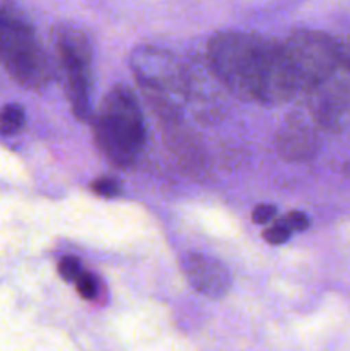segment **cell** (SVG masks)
<instances>
[{"label": "cell", "instance_id": "obj_1", "mask_svg": "<svg viewBox=\"0 0 350 351\" xmlns=\"http://www.w3.org/2000/svg\"><path fill=\"white\" fill-rule=\"evenodd\" d=\"M95 139L117 167H129L141 153L146 143V125L129 88L115 86L103 98L95 117Z\"/></svg>", "mask_w": 350, "mask_h": 351}, {"label": "cell", "instance_id": "obj_2", "mask_svg": "<svg viewBox=\"0 0 350 351\" xmlns=\"http://www.w3.org/2000/svg\"><path fill=\"white\" fill-rule=\"evenodd\" d=\"M270 40L239 31L216 33L208 43L209 65L216 77L239 98H256Z\"/></svg>", "mask_w": 350, "mask_h": 351}, {"label": "cell", "instance_id": "obj_3", "mask_svg": "<svg viewBox=\"0 0 350 351\" xmlns=\"http://www.w3.org/2000/svg\"><path fill=\"white\" fill-rule=\"evenodd\" d=\"M0 62L14 81L30 89L45 88L54 77L50 58L31 24L5 7H0Z\"/></svg>", "mask_w": 350, "mask_h": 351}, {"label": "cell", "instance_id": "obj_4", "mask_svg": "<svg viewBox=\"0 0 350 351\" xmlns=\"http://www.w3.org/2000/svg\"><path fill=\"white\" fill-rule=\"evenodd\" d=\"M285 55L299 89L311 91L340 65V47L331 36L316 29H294L283 43Z\"/></svg>", "mask_w": 350, "mask_h": 351}, {"label": "cell", "instance_id": "obj_5", "mask_svg": "<svg viewBox=\"0 0 350 351\" xmlns=\"http://www.w3.org/2000/svg\"><path fill=\"white\" fill-rule=\"evenodd\" d=\"M130 69L141 88L160 103H177L184 93V72L170 51L154 47L136 48L130 55Z\"/></svg>", "mask_w": 350, "mask_h": 351}, {"label": "cell", "instance_id": "obj_6", "mask_svg": "<svg viewBox=\"0 0 350 351\" xmlns=\"http://www.w3.org/2000/svg\"><path fill=\"white\" fill-rule=\"evenodd\" d=\"M180 267L189 285L205 297L222 298L232 287L229 267L215 257L185 254L180 261Z\"/></svg>", "mask_w": 350, "mask_h": 351}, {"label": "cell", "instance_id": "obj_7", "mask_svg": "<svg viewBox=\"0 0 350 351\" xmlns=\"http://www.w3.org/2000/svg\"><path fill=\"white\" fill-rule=\"evenodd\" d=\"M58 64H91V45L84 31L69 23H60L51 29Z\"/></svg>", "mask_w": 350, "mask_h": 351}, {"label": "cell", "instance_id": "obj_8", "mask_svg": "<svg viewBox=\"0 0 350 351\" xmlns=\"http://www.w3.org/2000/svg\"><path fill=\"white\" fill-rule=\"evenodd\" d=\"M65 74V93L75 119L88 120L91 117V65L60 64Z\"/></svg>", "mask_w": 350, "mask_h": 351}, {"label": "cell", "instance_id": "obj_9", "mask_svg": "<svg viewBox=\"0 0 350 351\" xmlns=\"http://www.w3.org/2000/svg\"><path fill=\"white\" fill-rule=\"evenodd\" d=\"M316 147V136L311 127L302 120H288L278 134V149L281 156L290 160H302L312 156Z\"/></svg>", "mask_w": 350, "mask_h": 351}, {"label": "cell", "instance_id": "obj_10", "mask_svg": "<svg viewBox=\"0 0 350 351\" xmlns=\"http://www.w3.org/2000/svg\"><path fill=\"white\" fill-rule=\"evenodd\" d=\"M26 122V115H24L23 106L10 103L0 108V134L2 136H9V134L19 132Z\"/></svg>", "mask_w": 350, "mask_h": 351}, {"label": "cell", "instance_id": "obj_11", "mask_svg": "<svg viewBox=\"0 0 350 351\" xmlns=\"http://www.w3.org/2000/svg\"><path fill=\"white\" fill-rule=\"evenodd\" d=\"M98 280H96V276H93L89 273H82L78 278V281H75V290H78V293L84 300H95L98 297Z\"/></svg>", "mask_w": 350, "mask_h": 351}, {"label": "cell", "instance_id": "obj_12", "mask_svg": "<svg viewBox=\"0 0 350 351\" xmlns=\"http://www.w3.org/2000/svg\"><path fill=\"white\" fill-rule=\"evenodd\" d=\"M290 235H292L290 228L285 225L283 219L275 223V225L268 226V228H264L263 232V239L266 240L268 243H271V245H281V243H285L288 239H290Z\"/></svg>", "mask_w": 350, "mask_h": 351}, {"label": "cell", "instance_id": "obj_13", "mask_svg": "<svg viewBox=\"0 0 350 351\" xmlns=\"http://www.w3.org/2000/svg\"><path fill=\"white\" fill-rule=\"evenodd\" d=\"M57 271H58V274H60L62 280L71 281V283H75V281H78V278L84 273L81 267V263H79L75 257H64V259L58 263Z\"/></svg>", "mask_w": 350, "mask_h": 351}, {"label": "cell", "instance_id": "obj_14", "mask_svg": "<svg viewBox=\"0 0 350 351\" xmlns=\"http://www.w3.org/2000/svg\"><path fill=\"white\" fill-rule=\"evenodd\" d=\"M91 191L95 192L96 195L100 197H117L120 194V185L119 182L113 180V178L108 177H102V178H96L95 182L91 184Z\"/></svg>", "mask_w": 350, "mask_h": 351}, {"label": "cell", "instance_id": "obj_15", "mask_svg": "<svg viewBox=\"0 0 350 351\" xmlns=\"http://www.w3.org/2000/svg\"><path fill=\"white\" fill-rule=\"evenodd\" d=\"M283 223L290 228V232H304V230H307L309 225H311L307 215L302 211H290L285 216Z\"/></svg>", "mask_w": 350, "mask_h": 351}, {"label": "cell", "instance_id": "obj_16", "mask_svg": "<svg viewBox=\"0 0 350 351\" xmlns=\"http://www.w3.org/2000/svg\"><path fill=\"white\" fill-rule=\"evenodd\" d=\"M275 216H277V206L261 204L253 211V221L256 225H264V223H270Z\"/></svg>", "mask_w": 350, "mask_h": 351}]
</instances>
